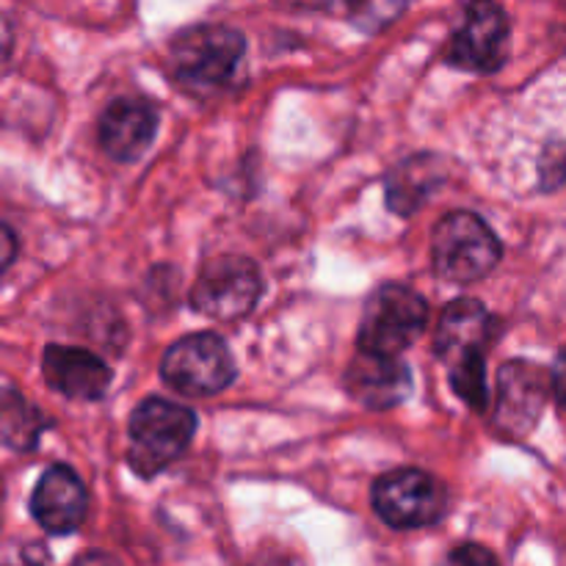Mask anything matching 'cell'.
I'll list each match as a JSON object with an SVG mask.
<instances>
[{"label":"cell","mask_w":566,"mask_h":566,"mask_svg":"<svg viewBox=\"0 0 566 566\" xmlns=\"http://www.w3.org/2000/svg\"><path fill=\"white\" fill-rule=\"evenodd\" d=\"M492 318L475 298H457L442 310L437 329V357L446 363L457 396L475 412H486V352Z\"/></svg>","instance_id":"cell-1"},{"label":"cell","mask_w":566,"mask_h":566,"mask_svg":"<svg viewBox=\"0 0 566 566\" xmlns=\"http://www.w3.org/2000/svg\"><path fill=\"white\" fill-rule=\"evenodd\" d=\"M197 431V415L166 398H147L130 415L127 462L142 479L164 473L186 453Z\"/></svg>","instance_id":"cell-2"},{"label":"cell","mask_w":566,"mask_h":566,"mask_svg":"<svg viewBox=\"0 0 566 566\" xmlns=\"http://www.w3.org/2000/svg\"><path fill=\"white\" fill-rule=\"evenodd\" d=\"M501 241L481 216L453 210L437 224L431 241L434 271L453 285H473L501 263Z\"/></svg>","instance_id":"cell-3"},{"label":"cell","mask_w":566,"mask_h":566,"mask_svg":"<svg viewBox=\"0 0 566 566\" xmlns=\"http://www.w3.org/2000/svg\"><path fill=\"white\" fill-rule=\"evenodd\" d=\"M429 321V304L420 293L403 285H381L370 293L359 324V352L401 357L420 337Z\"/></svg>","instance_id":"cell-4"},{"label":"cell","mask_w":566,"mask_h":566,"mask_svg":"<svg viewBox=\"0 0 566 566\" xmlns=\"http://www.w3.org/2000/svg\"><path fill=\"white\" fill-rule=\"evenodd\" d=\"M160 376L182 396H216L235 379V359L213 332H197L171 343L160 363Z\"/></svg>","instance_id":"cell-5"},{"label":"cell","mask_w":566,"mask_h":566,"mask_svg":"<svg viewBox=\"0 0 566 566\" xmlns=\"http://www.w3.org/2000/svg\"><path fill=\"white\" fill-rule=\"evenodd\" d=\"M247 39L227 25H197L171 39V70L180 81L219 86L235 75Z\"/></svg>","instance_id":"cell-6"},{"label":"cell","mask_w":566,"mask_h":566,"mask_svg":"<svg viewBox=\"0 0 566 566\" xmlns=\"http://www.w3.org/2000/svg\"><path fill=\"white\" fill-rule=\"evenodd\" d=\"M374 512L381 523L398 531H415L434 525L446 514V486L426 470L403 468L381 475L374 484Z\"/></svg>","instance_id":"cell-7"},{"label":"cell","mask_w":566,"mask_h":566,"mask_svg":"<svg viewBox=\"0 0 566 566\" xmlns=\"http://www.w3.org/2000/svg\"><path fill=\"white\" fill-rule=\"evenodd\" d=\"M263 293L258 265L241 254H224L202 265L191 291L193 310L213 321H241Z\"/></svg>","instance_id":"cell-8"},{"label":"cell","mask_w":566,"mask_h":566,"mask_svg":"<svg viewBox=\"0 0 566 566\" xmlns=\"http://www.w3.org/2000/svg\"><path fill=\"white\" fill-rule=\"evenodd\" d=\"M512 50V25L495 0H473L464 11L462 28L448 44L446 61L459 70L490 75L497 72Z\"/></svg>","instance_id":"cell-9"},{"label":"cell","mask_w":566,"mask_h":566,"mask_svg":"<svg viewBox=\"0 0 566 566\" xmlns=\"http://www.w3.org/2000/svg\"><path fill=\"white\" fill-rule=\"evenodd\" d=\"M553 390V376L539 365L514 359L497 374L495 426L503 437H525L539 423L542 409Z\"/></svg>","instance_id":"cell-10"},{"label":"cell","mask_w":566,"mask_h":566,"mask_svg":"<svg viewBox=\"0 0 566 566\" xmlns=\"http://www.w3.org/2000/svg\"><path fill=\"white\" fill-rule=\"evenodd\" d=\"M88 495L77 473L66 464H53L36 481L31 514L48 534H72L86 520Z\"/></svg>","instance_id":"cell-11"},{"label":"cell","mask_w":566,"mask_h":566,"mask_svg":"<svg viewBox=\"0 0 566 566\" xmlns=\"http://www.w3.org/2000/svg\"><path fill=\"white\" fill-rule=\"evenodd\" d=\"M42 376L59 396L72 401H97L111 387V368L86 348L48 346L42 354Z\"/></svg>","instance_id":"cell-12"},{"label":"cell","mask_w":566,"mask_h":566,"mask_svg":"<svg viewBox=\"0 0 566 566\" xmlns=\"http://www.w3.org/2000/svg\"><path fill=\"white\" fill-rule=\"evenodd\" d=\"M346 390L354 401L381 412L407 401L412 390V374L401 357L359 352L346 370Z\"/></svg>","instance_id":"cell-13"},{"label":"cell","mask_w":566,"mask_h":566,"mask_svg":"<svg viewBox=\"0 0 566 566\" xmlns=\"http://www.w3.org/2000/svg\"><path fill=\"white\" fill-rule=\"evenodd\" d=\"M158 114L142 99H114L99 116V144L116 164H133L153 144Z\"/></svg>","instance_id":"cell-14"},{"label":"cell","mask_w":566,"mask_h":566,"mask_svg":"<svg viewBox=\"0 0 566 566\" xmlns=\"http://www.w3.org/2000/svg\"><path fill=\"white\" fill-rule=\"evenodd\" d=\"M442 182V160L437 155H412L387 175V208L396 216H412Z\"/></svg>","instance_id":"cell-15"},{"label":"cell","mask_w":566,"mask_h":566,"mask_svg":"<svg viewBox=\"0 0 566 566\" xmlns=\"http://www.w3.org/2000/svg\"><path fill=\"white\" fill-rule=\"evenodd\" d=\"M44 429L42 415L28 407L25 398L17 396L14 390L3 392V440L14 451H28L36 446L39 431Z\"/></svg>","instance_id":"cell-16"},{"label":"cell","mask_w":566,"mask_h":566,"mask_svg":"<svg viewBox=\"0 0 566 566\" xmlns=\"http://www.w3.org/2000/svg\"><path fill=\"white\" fill-rule=\"evenodd\" d=\"M352 22L365 33H376L390 25L407 9V0H343Z\"/></svg>","instance_id":"cell-17"},{"label":"cell","mask_w":566,"mask_h":566,"mask_svg":"<svg viewBox=\"0 0 566 566\" xmlns=\"http://www.w3.org/2000/svg\"><path fill=\"white\" fill-rule=\"evenodd\" d=\"M539 180L542 188H558L566 180V142L564 144H551V149L545 153L539 164Z\"/></svg>","instance_id":"cell-18"},{"label":"cell","mask_w":566,"mask_h":566,"mask_svg":"<svg viewBox=\"0 0 566 566\" xmlns=\"http://www.w3.org/2000/svg\"><path fill=\"white\" fill-rule=\"evenodd\" d=\"M448 562H453V564H495L497 558L479 545H462L459 551H453L451 556H448Z\"/></svg>","instance_id":"cell-19"},{"label":"cell","mask_w":566,"mask_h":566,"mask_svg":"<svg viewBox=\"0 0 566 566\" xmlns=\"http://www.w3.org/2000/svg\"><path fill=\"white\" fill-rule=\"evenodd\" d=\"M551 376H553V396H556V401L566 409V346L556 357V365H553Z\"/></svg>","instance_id":"cell-20"},{"label":"cell","mask_w":566,"mask_h":566,"mask_svg":"<svg viewBox=\"0 0 566 566\" xmlns=\"http://www.w3.org/2000/svg\"><path fill=\"white\" fill-rule=\"evenodd\" d=\"M14 243H17L14 232H11L9 227H6V230H3V258H6V269H9V265L14 263Z\"/></svg>","instance_id":"cell-21"},{"label":"cell","mask_w":566,"mask_h":566,"mask_svg":"<svg viewBox=\"0 0 566 566\" xmlns=\"http://www.w3.org/2000/svg\"><path fill=\"white\" fill-rule=\"evenodd\" d=\"M564 3H566V0H564Z\"/></svg>","instance_id":"cell-22"}]
</instances>
